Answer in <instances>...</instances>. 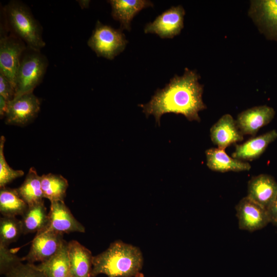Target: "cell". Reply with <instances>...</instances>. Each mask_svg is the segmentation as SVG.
Masks as SVG:
<instances>
[{
  "label": "cell",
  "instance_id": "7a4b0ae2",
  "mask_svg": "<svg viewBox=\"0 0 277 277\" xmlns=\"http://www.w3.org/2000/svg\"><path fill=\"white\" fill-rule=\"evenodd\" d=\"M143 263L139 247L116 240L93 256L92 276L104 274L108 277H135L141 273Z\"/></svg>",
  "mask_w": 277,
  "mask_h": 277
},
{
  "label": "cell",
  "instance_id": "4dcf8cb0",
  "mask_svg": "<svg viewBox=\"0 0 277 277\" xmlns=\"http://www.w3.org/2000/svg\"><path fill=\"white\" fill-rule=\"evenodd\" d=\"M80 7L82 8H86L89 7L90 1H77Z\"/></svg>",
  "mask_w": 277,
  "mask_h": 277
},
{
  "label": "cell",
  "instance_id": "277c9868",
  "mask_svg": "<svg viewBox=\"0 0 277 277\" xmlns=\"http://www.w3.org/2000/svg\"><path fill=\"white\" fill-rule=\"evenodd\" d=\"M48 65L45 55L39 50L27 47L22 54L17 71L14 97L33 93L42 82Z\"/></svg>",
  "mask_w": 277,
  "mask_h": 277
},
{
  "label": "cell",
  "instance_id": "6da1fadb",
  "mask_svg": "<svg viewBox=\"0 0 277 277\" xmlns=\"http://www.w3.org/2000/svg\"><path fill=\"white\" fill-rule=\"evenodd\" d=\"M195 71L186 68L182 76L175 75L163 89H157L150 101L138 106L147 117L153 115L160 125L165 113L184 115L189 121L200 122L199 112L206 108L202 100L203 85Z\"/></svg>",
  "mask_w": 277,
  "mask_h": 277
},
{
  "label": "cell",
  "instance_id": "9c48e42d",
  "mask_svg": "<svg viewBox=\"0 0 277 277\" xmlns=\"http://www.w3.org/2000/svg\"><path fill=\"white\" fill-rule=\"evenodd\" d=\"M185 11L179 5L173 6L157 16L152 22L147 24L145 33H154L162 38H172L179 34L184 27Z\"/></svg>",
  "mask_w": 277,
  "mask_h": 277
},
{
  "label": "cell",
  "instance_id": "e0dca14e",
  "mask_svg": "<svg viewBox=\"0 0 277 277\" xmlns=\"http://www.w3.org/2000/svg\"><path fill=\"white\" fill-rule=\"evenodd\" d=\"M70 277H92L93 256L89 249L77 241L68 242Z\"/></svg>",
  "mask_w": 277,
  "mask_h": 277
},
{
  "label": "cell",
  "instance_id": "7c38bea8",
  "mask_svg": "<svg viewBox=\"0 0 277 277\" xmlns=\"http://www.w3.org/2000/svg\"><path fill=\"white\" fill-rule=\"evenodd\" d=\"M44 230L63 234L74 232L84 233L85 228L75 218L64 201H56L51 202L48 223Z\"/></svg>",
  "mask_w": 277,
  "mask_h": 277
},
{
  "label": "cell",
  "instance_id": "30bf717a",
  "mask_svg": "<svg viewBox=\"0 0 277 277\" xmlns=\"http://www.w3.org/2000/svg\"><path fill=\"white\" fill-rule=\"evenodd\" d=\"M249 14L261 32L277 42V0L251 1Z\"/></svg>",
  "mask_w": 277,
  "mask_h": 277
},
{
  "label": "cell",
  "instance_id": "d6986e66",
  "mask_svg": "<svg viewBox=\"0 0 277 277\" xmlns=\"http://www.w3.org/2000/svg\"><path fill=\"white\" fill-rule=\"evenodd\" d=\"M276 138L277 131L274 129L251 138L242 144L236 145L232 157L241 161L254 160L261 155Z\"/></svg>",
  "mask_w": 277,
  "mask_h": 277
},
{
  "label": "cell",
  "instance_id": "d4e9b609",
  "mask_svg": "<svg viewBox=\"0 0 277 277\" xmlns=\"http://www.w3.org/2000/svg\"><path fill=\"white\" fill-rule=\"evenodd\" d=\"M41 180L44 197L48 199L50 202L64 201L69 185L64 177L50 173L41 176Z\"/></svg>",
  "mask_w": 277,
  "mask_h": 277
},
{
  "label": "cell",
  "instance_id": "83f0119b",
  "mask_svg": "<svg viewBox=\"0 0 277 277\" xmlns=\"http://www.w3.org/2000/svg\"><path fill=\"white\" fill-rule=\"evenodd\" d=\"M15 90L11 82L2 73H0V95L8 102L15 96Z\"/></svg>",
  "mask_w": 277,
  "mask_h": 277
},
{
  "label": "cell",
  "instance_id": "2e32d148",
  "mask_svg": "<svg viewBox=\"0 0 277 277\" xmlns=\"http://www.w3.org/2000/svg\"><path fill=\"white\" fill-rule=\"evenodd\" d=\"M276 196L277 182L272 176L261 174L249 181L247 196L266 210Z\"/></svg>",
  "mask_w": 277,
  "mask_h": 277
},
{
  "label": "cell",
  "instance_id": "4316f807",
  "mask_svg": "<svg viewBox=\"0 0 277 277\" xmlns=\"http://www.w3.org/2000/svg\"><path fill=\"white\" fill-rule=\"evenodd\" d=\"M5 138L1 136L0 138V188L6 185L16 178L22 176L24 172L21 170H14L8 164L5 160L4 148Z\"/></svg>",
  "mask_w": 277,
  "mask_h": 277
},
{
  "label": "cell",
  "instance_id": "5b68a950",
  "mask_svg": "<svg viewBox=\"0 0 277 277\" xmlns=\"http://www.w3.org/2000/svg\"><path fill=\"white\" fill-rule=\"evenodd\" d=\"M127 43L122 30L104 25L98 20L87 42L88 46L98 56L109 60L122 52Z\"/></svg>",
  "mask_w": 277,
  "mask_h": 277
},
{
  "label": "cell",
  "instance_id": "603a6c76",
  "mask_svg": "<svg viewBox=\"0 0 277 277\" xmlns=\"http://www.w3.org/2000/svg\"><path fill=\"white\" fill-rule=\"evenodd\" d=\"M16 189L20 196L28 206L44 201L41 176L37 174L34 167L29 169L24 182Z\"/></svg>",
  "mask_w": 277,
  "mask_h": 277
},
{
  "label": "cell",
  "instance_id": "1f68e13d",
  "mask_svg": "<svg viewBox=\"0 0 277 277\" xmlns=\"http://www.w3.org/2000/svg\"><path fill=\"white\" fill-rule=\"evenodd\" d=\"M135 277H145V276L143 275V274L141 272L138 274H137L136 276H135Z\"/></svg>",
  "mask_w": 277,
  "mask_h": 277
},
{
  "label": "cell",
  "instance_id": "ffe728a7",
  "mask_svg": "<svg viewBox=\"0 0 277 277\" xmlns=\"http://www.w3.org/2000/svg\"><path fill=\"white\" fill-rule=\"evenodd\" d=\"M206 164L211 170L226 172L249 171L251 165L247 162L229 156L225 150L211 148L206 150Z\"/></svg>",
  "mask_w": 277,
  "mask_h": 277
},
{
  "label": "cell",
  "instance_id": "f546056e",
  "mask_svg": "<svg viewBox=\"0 0 277 277\" xmlns=\"http://www.w3.org/2000/svg\"><path fill=\"white\" fill-rule=\"evenodd\" d=\"M9 102L4 97L0 95V116L1 118L5 117L6 113Z\"/></svg>",
  "mask_w": 277,
  "mask_h": 277
},
{
  "label": "cell",
  "instance_id": "5bb4252c",
  "mask_svg": "<svg viewBox=\"0 0 277 277\" xmlns=\"http://www.w3.org/2000/svg\"><path fill=\"white\" fill-rule=\"evenodd\" d=\"M8 248L0 246V272L5 277H47L34 264L24 263Z\"/></svg>",
  "mask_w": 277,
  "mask_h": 277
},
{
  "label": "cell",
  "instance_id": "7402d4cb",
  "mask_svg": "<svg viewBox=\"0 0 277 277\" xmlns=\"http://www.w3.org/2000/svg\"><path fill=\"white\" fill-rule=\"evenodd\" d=\"M21 221L23 234L44 231L48 223V213L44 202L28 206Z\"/></svg>",
  "mask_w": 277,
  "mask_h": 277
},
{
  "label": "cell",
  "instance_id": "4fadbf2b",
  "mask_svg": "<svg viewBox=\"0 0 277 277\" xmlns=\"http://www.w3.org/2000/svg\"><path fill=\"white\" fill-rule=\"evenodd\" d=\"M275 110L267 105L253 107L238 114L237 125L243 135L255 136L260 128L268 124L274 118Z\"/></svg>",
  "mask_w": 277,
  "mask_h": 277
},
{
  "label": "cell",
  "instance_id": "9a60e30c",
  "mask_svg": "<svg viewBox=\"0 0 277 277\" xmlns=\"http://www.w3.org/2000/svg\"><path fill=\"white\" fill-rule=\"evenodd\" d=\"M210 137L218 148L225 150L233 143L242 141L243 134L236 120L229 114L221 116L210 128Z\"/></svg>",
  "mask_w": 277,
  "mask_h": 277
},
{
  "label": "cell",
  "instance_id": "8fae6325",
  "mask_svg": "<svg viewBox=\"0 0 277 277\" xmlns=\"http://www.w3.org/2000/svg\"><path fill=\"white\" fill-rule=\"evenodd\" d=\"M235 208L241 230L253 232L270 223L267 210L247 196L239 201Z\"/></svg>",
  "mask_w": 277,
  "mask_h": 277
},
{
  "label": "cell",
  "instance_id": "ba28073f",
  "mask_svg": "<svg viewBox=\"0 0 277 277\" xmlns=\"http://www.w3.org/2000/svg\"><path fill=\"white\" fill-rule=\"evenodd\" d=\"M65 241L63 234L53 231L44 230L36 233L29 251L21 259L31 264L44 262L60 250Z\"/></svg>",
  "mask_w": 277,
  "mask_h": 277
},
{
  "label": "cell",
  "instance_id": "cb8c5ba5",
  "mask_svg": "<svg viewBox=\"0 0 277 277\" xmlns=\"http://www.w3.org/2000/svg\"><path fill=\"white\" fill-rule=\"evenodd\" d=\"M28 208V205L20 196L16 188H1L0 212L3 216H22Z\"/></svg>",
  "mask_w": 277,
  "mask_h": 277
},
{
  "label": "cell",
  "instance_id": "ac0fdd59",
  "mask_svg": "<svg viewBox=\"0 0 277 277\" xmlns=\"http://www.w3.org/2000/svg\"><path fill=\"white\" fill-rule=\"evenodd\" d=\"M111 15L120 23L122 31L131 30V22L133 17L142 9L153 7V3L147 0H110Z\"/></svg>",
  "mask_w": 277,
  "mask_h": 277
},
{
  "label": "cell",
  "instance_id": "f1b7e54d",
  "mask_svg": "<svg viewBox=\"0 0 277 277\" xmlns=\"http://www.w3.org/2000/svg\"><path fill=\"white\" fill-rule=\"evenodd\" d=\"M270 223L277 226V196L267 210Z\"/></svg>",
  "mask_w": 277,
  "mask_h": 277
},
{
  "label": "cell",
  "instance_id": "8992f818",
  "mask_svg": "<svg viewBox=\"0 0 277 277\" xmlns=\"http://www.w3.org/2000/svg\"><path fill=\"white\" fill-rule=\"evenodd\" d=\"M5 23L1 26L0 73L12 84L15 90V78L21 57L26 49V44L10 32Z\"/></svg>",
  "mask_w": 277,
  "mask_h": 277
},
{
  "label": "cell",
  "instance_id": "484cf974",
  "mask_svg": "<svg viewBox=\"0 0 277 277\" xmlns=\"http://www.w3.org/2000/svg\"><path fill=\"white\" fill-rule=\"evenodd\" d=\"M23 234L21 220L16 217L3 216L0 219V246L8 248Z\"/></svg>",
  "mask_w": 277,
  "mask_h": 277
},
{
  "label": "cell",
  "instance_id": "52a82bcc",
  "mask_svg": "<svg viewBox=\"0 0 277 277\" xmlns=\"http://www.w3.org/2000/svg\"><path fill=\"white\" fill-rule=\"evenodd\" d=\"M40 108L41 101L33 93L14 97L8 103L5 123L8 125L25 126L35 119Z\"/></svg>",
  "mask_w": 277,
  "mask_h": 277
},
{
  "label": "cell",
  "instance_id": "44dd1931",
  "mask_svg": "<svg viewBox=\"0 0 277 277\" xmlns=\"http://www.w3.org/2000/svg\"><path fill=\"white\" fill-rule=\"evenodd\" d=\"M36 266L47 277H70L68 242L65 241L54 256Z\"/></svg>",
  "mask_w": 277,
  "mask_h": 277
},
{
  "label": "cell",
  "instance_id": "3957f363",
  "mask_svg": "<svg viewBox=\"0 0 277 277\" xmlns=\"http://www.w3.org/2000/svg\"><path fill=\"white\" fill-rule=\"evenodd\" d=\"M3 13L9 31L22 40L28 47L40 51L45 46L43 28L24 3L11 1L5 6Z\"/></svg>",
  "mask_w": 277,
  "mask_h": 277
}]
</instances>
